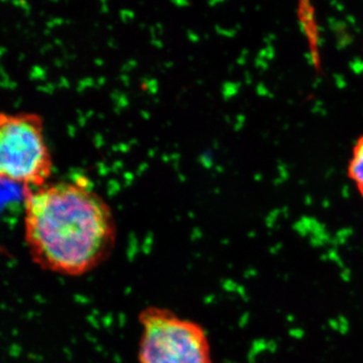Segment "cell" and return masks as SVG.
Instances as JSON below:
<instances>
[{
	"instance_id": "cell-1",
	"label": "cell",
	"mask_w": 363,
	"mask_h": 363,
	"mask_svg": "<svg viewBox=\"0 0 363 363\" xmlns=\"http://www.w3.org/2000/svg\"><path fill=\"white\" fill-rule=\"evenodd\" d=\"M25 240L45 271L79 277L111 257L117 226L108 203L84 178L25 189Z\"/></svg>"
},
{
	"instance_id": "cell-4",
	"label": "cell",
	"mask_w": 363,
	"mask_h": 363,
	"mask_svg": "<svg viewBox=\"0 0 363 363\" xmlns=\"http://www.w3.org/2000/svg\"><path fill=\"white\" fill-rule=\"evenodd\" d=\"M348 176L363 197V135L358 138L353 147L352 157L348 166Z\"/></svg>"
},
{
	"instance_id": "cell-2",
	"label": "cell",
	"mask_w": 363,
	"mask_h": 363,
	"mask_svg": "<svg viewBox=\"0 0 363 363\" xmlns=\"http://www.w3.org/2000/svg\"><path fill=\"white\" fill-rule=\"evenodd\" d=\"M52 168L43 117L0 112V182L40 188L49 183Z\"/></svg>"
},
{
	"instance_id": "cell-3",
	"label": "cell",
	"mask_w": 363,
	"mask_h": 363,
	"mask_svg": "<svg viewBox=\"0 0 363 363\" xmlns=\"http://www.w3.org/2000/svg\"><path fill=\"white\" fill-rule=\"evenodd\" d=\"M140 363H213L204 327L166 308H145L138 315Z\"/></svg>"
}]
</instances>
